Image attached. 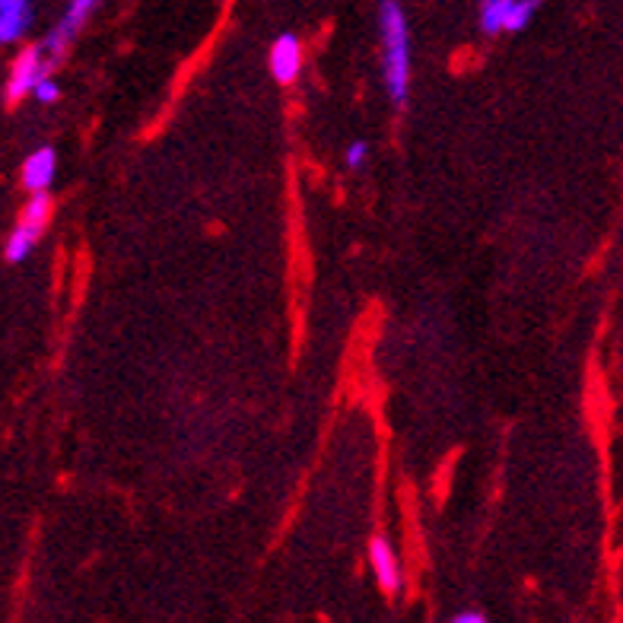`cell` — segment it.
Masks as SVG:
<instances>
[{"label": "cell", "mask_w": 623, "mask_h": 623, "mask_svg": "<svg viewBox=\"0 0 623 623\" xmlns=\"http://www.w3.org/2000/svg\"><path fill=\"white\" fill-rule=\"evenodd\" d=\"M32 96H35L38 102H45V105H48V102H58V96H60L58 80L45 74V77H42V80L35 84V89H32Z\"/></svg>", "instance_id": "cell-10"}, {"label": "cell", "mask_w": 623, "mask_h": 623, "mask_svg": "<svg viewBox=\"0 0 623 623\" xmlns=\"http://www.w3.org/2000/svg\"><path fill=\"white\" fill-rule=\"evenodd\" d=\"M369 566H372V572H376L379 586H382L388 594L401 592V586H404V576H401V560H398L394 547L388 544V537H382V534H379V537H372V544H369Z\"/></svg>", "instance_id": "cell-6"}, {"label": "cell", "mask_w": 623, "mask_h": 623, "mask_svg": "<svg viewBox=\"0 0 623 623\" xmlns=\"http://www.w3.org/2000/svg\"><path fill=\"white\" fill-rule=\"evenodd\" d=\"M52 208H55V204H52V194H48V191H45V194H32L30 201H26V208L20 213L13 233L7 236V245H3V255H7L10 265H20V262L30 258L32 248L38 245V238H42L48 220H52Z\"/></svg>", "instance_id": "cell-2"}, {"label": "cell", "mask_w": 623, "mask_h": 623, "mask_svg": "<svg viewBox=\"0 0 623 623\" xmlns=\"http://www.w3.org/2000/svg\"><path fill=\"white\" fill-rule=\"evenodd\" d=\"M267 64H270V74H274L277 84H283V87L297 84L299 70H302V45H299V38L293 32L277 35V42L270 45Z\"/></svg>", "instance_id": "cell-5"}, {"label": "cell", "mask_w": 623, "mask_h": 623, "mask_svg": "<svg viewBox=\"0 0 623 623\" xmlns=\"http://www.w3.org/2000/svg\"><path fill=\"white\" fill-rule=\"evenodd\" d=\"M379 30H382V74H386L388 99L394 105H404L411 89V30L401 3L394 0L382 3Z\"/></svg>", "instance_id": "cell-1"}, {"label": "cell", "mask_w": 623, "mask_h": 623, "mask_svg": "<svg viewBox=\"0 0 623 623\" xmlns=\"http://www.w3.org/2000/svg\"><path fill=\"white\" fill-rule=\"evenodd\" d=\"M92 10H96V3L92 0H77V3H70L67 7V13L60 16V23L55 30L48 32V38L38 45L42 48V55L48 58V64H55L67 55V48H70V42L80 35V30L87 26V20L92 16Z\"/></svg>", "instance_id": "cell-3"}, {"label": "cell", "mask_w": 623, "mask_h": 623, "mask_svg": "<svg viewBox=\"0 0 623 623\" xmlns=\"http://www.w3.org/2000/svg\"><path fill=\"white\" fill-rule=\"evenodd\" d=\"M532 0H500V32H519L532 23L534 16Z\"/></svg>", "instance_id": "cell-9"}, {"label": "cell", "mask_w": 623, "mask_h": 623, "mask_svg": "<svg viewBox=\"0 0 623 623\" xmlns=\"http://www.w3.org/2000/svg\"><path fill=\"white\" fill-rule=\"evenodd\" d=\"M366 156H369V147H366L363 141H354V144L347 147V166H351V169H359V166L366 163Z\"/></svg>", "instance_id": "cell-11"}, {"label": "cell", "mask_w": 623, "mask_h": 623, "mask_svg": "<svg viewBox=\"0 0 623 623\" xmlns=\"http://www.w3.org/2000/svg\"><path fill=\"white\" fill-rule=\"evenodd\" d=\"M32 26V7L26 0H0V45L23 38Z\"/></svg>", "instance_id": "cell-8"}, {"label": "cell", "mask_w": 623, "mask_h": 623, "mask_svg": "<svg viewBox=\"0 0 623 623\" xmlns=\"http://www.w3.org/2000/svg\"><path fill=\"white\" fill-rule=\"evenodd\" d=\"M55 173H58V153H55V147H38L23 163V185L30 188V194H45L48 185L55 181Z\"/></svg>", "instance_id": "cell-7"}, {"label": "cell", "mask_w": 623, "mask_h": 623, "mask_svg": "<svg viewBox=\"0 0 623 623\" xmlns=\"http://www.w3.org/2000/svg\"><path fill=\"white\" fill-rule=\"evenodd\" d=\"M452 623H487L483 614H477V611H465V614H458Z\"/></svg>", "instance_id": "cell-12"}, {"label": "cell", "mask_w": 623, "mask_h": 623, "mask_svg": "<svg viewBox=\"0 0 623 623\" xmlns=\"http://www.w3.org/2000/svg\"><path fill=\"white\" fill-rule=\"evenodd\" d=\"M48 74V60L42 55L38 45H26L13 67H10V77H7V102H20L23 96H30L35 84Z\"/></svg>", "instance_id": "cell-4"}]
</instances>
